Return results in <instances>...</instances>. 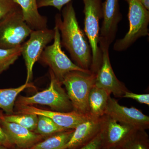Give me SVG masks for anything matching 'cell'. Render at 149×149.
Masks as SVG:
<instances>
[{
	"instance_id": "cell-1",
	"label": "cell",
	"mask_w": 149,
	"mask_h": 149,
	"mask_svg": "<svg viewBox=\"0 0 149 149\" xmlns=\"http://www.w3.org/2000/svg\"><path fill=\"white\" fill-rule=\"evenodd\" d=\"M55 16V26L61 35V46L68 51L75 64L85 70H90L92 53L89 43L80 29L72 3H68Z\"/></svg>"
},
{
	"instance_id": "cell-2",
	"label": "cell",
	"mask_w": 149,
	"mask_h": 149,
	"mask_svg": "<svg viewBox=\"0 0 149 149\" xmlns=\"http://www.w3.org/2000/svg\"><path fill=\"white\" fill-rule=\"evenodd\" d=\"M84 3V31L90 45L92 53L90 71L96 74L102 60V53L99 46L100 20L103 18L102 0H83Z\"/></svg>"
},
{
	"instance_id": "cell-3",
	"label": "cell",
	"mask_w": 149,
	"mask_h": 149,
	"mask_svg": "<svg viewBox=\"0 0 149 149\" xmlns=\"http://www.w3.org/2000/svg\"><path fill=\"white\" fill-rule=\"evenodd\" d=\"M95 78L96 74L91 71H72L65 75L61 83L65 87L73 110L90 115L88 97Z\"/></svg>"
},
{
	"instance_id": "cell-4",
	"label": "cell",
	"mask_w": 149,
	"mask_h": 149,
	"mask_svg": "<svg viewBox=\"0 0 149 149\" xmlns=\"http://www.w3.org/2000/svg\"><path fill=\"white\" fill-rule=\"evenodd\" d=\"M51 82L49 87L30 97L19 96L16 105H32L41 104L49 107L55 111L68 112L73 110L71 102L66 92L62 87V84L50 70Z\"/></svg>"
},
{
	"instance_id": "cell-5",
	"label": "cell",
	"mask_w": 149,
	"mask_h": 149,
	"mask_svg": "<svg viewBox=\"0 0 149 149\" xmlns=\"http://www.w3.org/2000/svg\"><path fill=\"white\" fill-rule=\"evenodd\" d=\"M128 5L129 30L123 38L116 41L113 50H126L139 38L149 35V10L139 0H124Z\"/></svg>"
},
{
	"instance_id": "cell-6",
	"label": "cell",
	"mask_w": 149,
	"mask_h": 149,
	"mask_svg": "<svg viewBox=\"0 0 149 149\" xmlns=\"http://www.w3.org/2000/svg\"><path fill=\"white\" fill-rule=\"evenodd\" d=\"M54 30V43L46 47L39 61L49 66L55 77L61 83L65 75L71 71H91L81 68L71 61L62 49L60 33L58 28L55 26Z\"/></svg>"
},
{
	"instance_id": "cell-7",
	"label": "cell",
	"mask_w": 149,
	"mask_h": 149,
	"mask_svg": "<svg viewBox=\"0 0 149 149\" xmlns=\"http://www.w3.org/2000/svg\"><path fill=\"white\" fill-rule=\"evenodd\" d=\"M32 31L25 22L19 7L0 20V49L20 47Z\"/></svg>"
},
{
	"instance_id": "cell-8",
	"label": "cell",
	"mask_w": 149,
	"mask_h": 149,
	"mask_svg": "<svg viewBox=\"0 0 149 149\" xmlns=\"http://www.w3.org/2000/svg\"><path fill=\"white\" fill-rule=\"evenodd\" d=\"M54 30L48 29L33 30L29 40L22 45V55L25 61L27 69L25 83H29L33 77V68L39 61L45 48L54 40Z\"/></svg>"
},
{
	"instance_id": "cell-9",
	"label": "cell",
	"mask_w": 149,
	"mask_h": 149,
	"mask_svg": "<svg viewBox=\"0 0 149 149\" xmlns=\"http://www.w3.org/2000/svg\"><path fill=\"white\" fill-rule=\"evenodd\" d=\"M139 129L118 122L104 114L101 117L100 133L102 148H122Z\"/></svg>"
},
{
	"instance_id": "cell-10",
	"label": "cell",
	"mask_w": 149,
	"mask_h": 149,
	"mask_svg": "<svg viewBox=\"0 0 149 149\" xmlns=\"http://www.w3.org/2000/svg\"><path fill=\"white\" fill-rule=\"evenodd\" d=\"M17 114H32L49 118L59 126L66 129H74L79 124L91 118V115L73 110L61 112L41 109L33 105H16Z\"/></svg>"
},
{
	"instance_id": "cell-11",
	"label": "cell",
	"mask_w": 149,
	"mask_h": 149,
	"mask_svg": "<svg viewBox=\"0 0 149 149\" xmlns=\"http://www.w3.org/2000/svg\"><path fill=\"white\" fill-rule=\"evenodd\" d=\"M105 114L118 122L130 125L139 130H146L149 128V117L141 110L134 107L121 105L116 99L110 97Z\"/></svg>"
},
{
	"instance_id": "cell-12",
	"label": "cell",
	"mask_w": 149,
	"mask_h": 149,
	"mask_svg": "<svg viewBox=\"0 0 149 149\" xmlns=\"http://www.w3.org/2000/svg\"><path fill=\"white\" fill-rule=\"evenodd\" d=\"M100 48L102 53V60L96 74L95 85L116 97H122L125 92L129 91L124 83L118 80L113 72L110 60L109 47L101 46Z\"/></svg>"
},
{
	"instance_id": "cell-13",
	"label": "cell",
	"mask_w": 149,
	"mask_h": 149,
	"mask_svg": "<svg viewBox=\"0 0 149 149\" xmlns=\"http://www.w3.org/2000/svg\"><path fill=\"white\" fill-rule=\"evenodd\" d=\"M103 20L100 30L99 46L109 47L114 41L118 23L122 19L119 0H106L102 3Z\"/></svg>"
},
{
	"instance_id": "cell-14",
	"label": "cell",
	"mask_w": 149,
	"mask_h": 149,
	"mask_svg": "<svg viewBox=\"0 0 149 149\" xmlns=\"http://www.w3.org/2000/svg\"><path fill=\"white\" fill-rule=\"evenodd\" d=\"M0 125L10 143L15 148L28 149L45 139L44 136L35 133L15 123L7 122L0 114Z\"/></svg>"
},
{
	"instance_id": "cell-15",
	"label": "cell",
	"mask_w": 149,
	"mask_h": 149,
	"mask_svg": "<svg viewBox=\"0 0 149 149\" xmlns=\"http://www.w3.org/2000/svg\"><path fill=\"white\" fill-rule=\"evenodd\" d=\"M101 118L91 117L74 129L69 141L60 149H78L88 144L98 134L100 128Z\"/></svg>"
},
{
	"instance_id": "cell-16",
	"label": "cell",
	"mask_w": 149,
	"mask_h": 149,
	"mask_svg": "<svg viewBox=\"0 0 149 149\" xmlns=\"http://www.w3.org/2000/svg\"><path fill=\"white\" fill-rule=\"evenodd\" d=\"M20 7L27 25L33 30L47 28L48 19L39 13L37 0H14Z\"/></svg>"
},
{
	"instance_id": "cell-17",
	"label": "cell",
	"mask_w": 149,
	"mask_h": 149,
	"mask_svg": "<svg viewBox=\"0 0 149 149\" xmlns=\"http://www.w3.org/2000/svg\"><path fill=\"white\" fill-rule=\"evenodd\" d=\"M110 96L105 90L94 85L88 97L89 113L91 117L100 118L103 116Z\"/></svg>"
},
{
	"instance_id": "cell-18",
	"label": "cell",
	"mask_w": 149,
	"mask_h": 149,
	"mask_svg": "<svg viewBox=\"0 0 149 149\" xmlns=\"http://www.w3.org/2000/svg\"><path fill=\"white\" fill-rule=\"evenodd\" d=\"M35 88L31 83H25L18 88L0 89V108L6 114L13 113L14 106L19 94L28 88Z\"/></svg>"
},
{
	"instance_id": "cell-19",
	"label": "cell",
	"mask_w": 149,
	"mask_h": 149,
	"mask_svg": "<svg viewBox=\"0 0 149 149\" xmlns=\"http://www.w3.org/2000/svg\"><path fill=\"white\" fill-rule=\"evenodd\" d=\"M74 130L70 129L55 133L28 149H60L69 141Z\"/></svg>"
},
{
	"instance_id": "cell-20",
	"label": "cell",
	"mask_w": 149,
	"mask_h": 149,
	"mask_svg": "<svg viewBox=\"0 0 149 149\" xmlns=\"http://www.w3.org/2000/svg\"><path fill=\"white\" fill-rule=\"evenodd\" d=\"M0 114L7 122L13 123L34 131L37 127L38 116L32 114H6L0 110Z\"/></svg>"
},
{
	"instance_id": "cell-21",
	"label": "cell",
	"mask_w": 149,
	"mask_h": 149,
	"mask_svg": "<svg viewBox=\"0 0 149 149\" xmlns=\"http://www.w3.org/2000/svg\"><path fill=\"white\" fill-rule=\"evenodd\" d=\"M68 130L57 125L49 118L38 116V121L36 129L33 132L47 138L58 132Z\"/></svg>"
},
{
	"instance_id": "cell-22",
	"label": "cell",
	"mask_w": 149,
	"mask_h": 149,
	"mask_svg": "<svg viewBox=\"0 0 149 149\" xmlns=\"http://www.w3.org/2000/svg\"><path fill=\"white\" fill-rule=\"evenodd\" d=\"M122 149H149V136L146 130H137L123 145Z\"/></svg>"
},
{
	"instance_id": "cell-23",
	"label": "cell",
	"mask_w": 149,
	"mask_h": 149,
	"mask_svg": "<svg viewBox=\"0 0 149 149\" xmlns=\"http://www.w3.org/2000/svg\"><path fill=\"white\" fill-rule=\"evenodd\" d=\"M21 52V46L13 49H0V74L15 62Z\"/></svg>"
},
{
	"instance_id": "cell-24",
	"label": "cell",
	"mask_w": 149,
	"mask_h": 149,
	"mask_svg": "<svg viewBox=\"0 0 149 149\" xmlns=\"http://www.w3.org/2000/svg\"><path fill=\"white\" fill-rule=\"evenodd\" d=\"M19 7L14 0H0V20Z\"/></svg>"
},
{
	"instance_id": "cell-25",
	"label": "cell",
	"mask_w": 149,
	"mask_h": 149,
	"mask_svg": "<svg viewBox=\"0 0 149 149\" xmlns=\"http://www.w3.org/2000/svg\"><path fill=\"white\" fill-rule=\"evenodd\" d=\"M72 0H37L38 8L52 6L61 11L64 6L71 2Z\"/></svg>"
},
{
	"instance_id": "cell-26",
	"label": "cell",
	"mask_w": 149,
	"mask_h": 149,
	"mask_svg": "<svg viewBox=\"0 0 149 149\" xmlns=\"http://www.w3.org/2000/svg\"><path fill=\"white\" fill-rule=\"evenodd\" d=\"M122 97L133 99L139 103L149 106V94H137L128 91L125 92Z\"/></svg>"
},
{
	"instance_id": "cell-27",
	"label": "cell",
	"mask_w": 149,
	"mask_h": 149,
	"mask_svg": "<svg viewBox=\"0 0 149 149\" xmlns=\"http://www.w3.org/2000/svg\"><path fill=\"white\" fill-rule=\"evenodd\" d=\"M102 143L100 132L88 144L78 149H101Z\"/></svg>"
},
{
	"instance_id": "cell-28",
	"label": "cell",
	"mask_w": 149,
	"mask_h": 149,
	"mask_svg": "<svg viewBox=\"0 0 149 149\" xmlns=\"http://www.w3.org/2000/svg\"><path fill=\"white\" fill-rule=\"evenodd\" d=\"M0 146H3L10 149H15V147H14L10 143L7 136L6 135L3 130L1 125H0Z\"/></svg>"
},
{
	"instance_id": "cell-29",
	"label": "cell",
	"mask_w": 149,
	"mask_h": 149,
	"mask_svg": "<svg viewBox=\"0 0 149 149\" xmlns=\"http://www.w3.org/2000/svg\"><path fill=\"white\" fill-rule=\"evenodd\" d=\"M142 5L149 10V0H139Z\"/></svg>"
},
{
	"instance_id": "cell-30",
	"label": "cell",
	"mask_w": 149,
	"mask_h": 149,
	"mask_svg": "<svg viewBox=\"0 0 149 149\" xmlns=\"http://www.w3.org/2000/svg\"><path fill=\"white\" fill-rule=\"evenodd\" d=\"M101 149H122V148H102Z\"/></svg>"
},
{
	"instance_id": "cell-31",
	"label": "cell",
	"mask_w": 149,
	"mask_h": 149,
	"mask_svg": "<svg viewBox=\"0 0 149 149\" xmlns=\"http://www.w3.org/2000/svg\"><path fill=\"white\" fill-rule=\"evenodd\" d=\"M0 149H12L8 148H6V147L3 146H0Z\"/></svg>"
},
{
	"instance_id": "cell-32",
	"label": "cell",
	"mask_w": 149,
	"mask_h": 149,
	"mask_svg": "<svg viewBox=\"0 0 149 149\" xmlns=\"http://www.w3.org/2000/svg\"><path fill=\"white\" fill-rule=\"evenodd\" d=\"M15 149H20L18 148H15Z\"/></svg>"
}]
</instances>
